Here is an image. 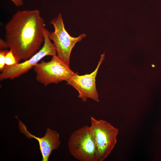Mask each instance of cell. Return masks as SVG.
<instances>
[{"label": "cell", "mask_w": 161, "mask_h": 161, "mask_svg": "<svg viewBox=\"0 0 161 161\" xmlns=\"http://www.w3.org/2000/svg\"><path fill=\"white\" fill-rule=\"evenodd\" d=\"M68 147L71 155L80 161H97L96 147L90 126H82L71 135Z\"/></svg>", "instance_id": "obj_3"}, {"label": "cell", "mask_w": 161, "mask_h": 161, "mask_svg": "<svg viewBox=\"0 0 161 161\" xmlns=\"http://www.w3.org/2000/svg\"><path fill=\"white\" fill-rule=\"evenodd\" d=\"M8 48L7 46L5 41L2 39L0 40V48L1 50Z\"/></svg>", "instance_id": "obj_12"}, {"label": "cell", "mask_w": 161, "mask_h": 161, "mask_svg": "<svg viewBox=\"0 0 161 161\" xmlns=\"http://www.w3.org/2000/svg\"><path fill=\"white\" fill-rule=\"evenodd\" d=\"M6 66H13L18 64L12 51L10 50L7 52L5 57Z\"/></svg>", "instance_id": "obj_9"}, {"label": "cell", "mask_w": 161, "mask_h": 161, "mask_svg": "<svg viewBox=\"0 0 161 161\" xmlns=\"http://www.w3.org/2000/svg\"><path fill=\"white\" fill-rule=\"evenodd\" d=\"M49 32L47 30L44 29V44L42 48L31 57L24 62L14 65L6 66L0 74V80L17 78L33 68L44 57L56 55V49L49 37Z\"/></svg>", "instance_id": "obj_6"}, {"label": "cell", "mask_w": 161, "mask_h": 161, "mask_svg": "<svg viewBox=\"0 0 161 161\" xmlns=\"http://www.w3.org/2000/svg\"><path fill=\"white\" fill-rule=\"evenodd\" d=\"M91 127L96 149L97 161L104 160L109 155L117 142L119 129L103 120L91 117Z\"/></svg>", "instance_id": "obj_2"}, {"label": "cell", "mask_w": 161, "mask_h": 161, "mask_svg": "<svg viewBox=\"0 0 161 161\" xmlns=\"http://www.w3.org/2000/svg\"><path fill=\"white\" fill-rule=\"evenodd\" d=\"M33 68L37 81L45 86L66 81L75 73L57 55L52 56L49 61H41Z\"/></svg>", "instance_id": "obj_4"}, {"label": "cell", "mask_w": 161, "mask_h": 161, "mask_svg": "<svg viewBox=\"0 0 161 161\" xmlns=\"http://www.w3.org/2000/svg\"><path fill=\"white\" fill-rule=\"evenodd\" d=\"M14 4L17 7H20L24 4V2L22 0H11Z\"/></svg>", "instance_id": "obj_11"}, {"label": "cell", "mask_w": 161, "mask_h": 161, "mask_svg": "<svg viewBox=\"0 0 161 161\" xmlns=\"http://www.w3.org/2000/svg\"><path fill=\"white\" fill-rule=\"evenodd\" d=\"M50 23L53 25L54 31L49 32V36L56 47L57 55L69 66L70 55L72 49L75 44L80 41L86 35L82 34L76 37L71 36L65 29L61 13L53 18Z\"/></svg>", "instance_id": "obj_5"}, {"label": "cell", "mask_w": 161, "mask_h": 161, "mask_svg": "<svg viewBox=\"0 0 161 161\" xmlns=\"http://www.w3.org/2000/svg\"><path fill=\"white\" fill-rule=\"evenodd\" d=\"M8 51L7 49L1 50L0 51V71L2 72L5 66V57L7 52Z\"/></svg>", "instance_id": "obj_10"}, {"label": "cell", "mask_w": 161, "mask_h": 161, "mask_svg": "<svg viewBox=\"0 0 161 161\" xmlns=\"http://www.w3.org/2000/svg\"><path fill=\"white\" fill-rule=\"evenodd\" d=\"M104 58L105 53L101 54L97 66L91 73L79 75L78 73H75L66 81L67 84L72 86L78 92V97L83 102L86 101L88 98L97 102L99 101L95 78L99 68Z\"/></svg>", "instance_id": "obj_7"}, {"label": "cell", "mask_w": 161, "mask_h": 161, "mask_svg": "<svg viewBox=\"0 0 161 161\" xmlns=\"http://www.w3.org/2000/svg\"><path fill=\"white\" fill-rule=\"evenodd\" d=\"M20 131L29 139L34 138L38 142L40 150L42 155V161H48L52 151L59 147L60 141L59 134L56 131L48 128L43 137H36L30 133L25 125L18 119Z\"/></svg>", "instance_id": "obj_8"}, {"label": "cell", "mask_w": 161, "mask_h": 161, "mask_svg": "<svg viewBox=\"0 0 161 161\" xmlns=\"http://www.w3.org/2000/svg\"><path fill=\"white\" fill-rule=\"evenodd\" d=\"M45 24L37 10L16 12L5 26V41L18 63L29 59L44 41Z\"/></svg>", "instance_id": "obj_1"}]
</instances>
